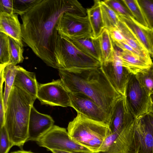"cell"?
I'll list each match as a JSON object with an SVG mask.
<instances>
[{
	"instance_id": "9c48e42d",
	"label": "cell",
	"mask_w": 153,
	"mask_h": 153,
	"mask_svg": "<svg viewBox=\"0 0 153 153\" xmlns=\"http://www.w3.org/2000/svg\"><path fill=\"white\" fill-rule=\"evenodd\" d=\"M70 93L59 79L39 84L37 97L42 104L71 107Z\"/></svg>"
},
{
	"instance_id": "3957f363",
	"label": "cell",
	"mask_w": 153,
	"mask_h": 153,
	"mask_svg": "<svg viewBox=\"0 0 153 153\" xmlns=\"http://www.w3.org/2000/svg\"><path fill=\"white\" fill-rule=\"evenodd\" d=\"M36 99L13 85L5 112L4 124L13 146L22 149L27 141L30 111Z\"/></svg>"
},
{
	"instance_id": "5b68a950",
	"label": "cell",
	"mask_w": 153,
	"mask_h": 153,
	"mask_svg": "<svg viewBox=\"0 0 153 153\" xmlns=\"http://www.w3.org/2000/svg\"><path fill=\"white\" fill-rule=\"evenodd\" d=\"M58 69L99 68L101 62L77 49L66 38L58 34L54 52Z\"/></svg>"
},
{
	"instance_id": "8992f818",
	"label": "cell",
	"mask_w": 153,
	"mask_h": 153,
	"mask_svg": "<svg viewBox=\"0 0 153 153\" xmlns=\"http://www.w3.org/2000/svg\"><path fill=\"white\" fill-rule=\"evenodd\" d=\"M150 96L135 75L131 74L126 85L124 96L127 108L134 119L149 112Z\"/></svg>"
},
{
	"instance_id": "e575fe53",
	"label": "cell",
	"mask_w": 153,
	"mask_h": 153,
	"mask_svg": "<svg viewBox=\"0 0 153 153\" xmlns=\"http://www.w3.org/2000/svg\"><path fill=\"white\" fill-rule=\"evenodd\" d=\"M14 13L13 0H0V13Z\"/></svg>"
},
{
	"instance_id": "7bdbcfd3",
	"label": "cell",
	"mask_w": 153,
	"mask_h": 153,
	"mask_svg": "<svg viewBox=\"0 0 153 153\" xmlns=\"http://www.w3.org/2000/svg\"><path fill=\"white\" fill-rule=\"evenodd\" d=\"M150 37L151 44L153 48V30H150Z\"/></svg>"
},
{
	"instance_id": "b9f144b4",
	"label": "cell",
	"mask_w": 153,
	"mask_h": 153,
	"mask_svg": "<svg viewBox=\"0 0 153 153\" xmlns=\"http://www.w3.org/2000/svg\"><path fill=\"white\" fill-rule=\"evenodd\" d=\"M10 153H35L33 152L30 151H26L21 150L17 151H14L10 152Z\"/></svg>"
},
{
	"instance_id": "74e56055",
	"label": "cell",
	"mask_w": 153,
	"mask_h": 153,
	"mask_svg": "<svg viewBox=\"0 0 153 153\" xmlns=\"http://www.w3.org/2000/svg\"><path fill=\"white\" fill-rule=\"evenodd\" d=\"M52 153H95L92 152H68L56 149H52L51 151Z\"/></svg>"
},
{
	"instance_id": "4fadbf2b",
	"label": "cell",
	"mask_w": 153,
	"mask_h": 153,
	"mask_svg": "<svg viewBox=\"0 0 153 153\" xmlns=\"http://www.w3.org/2000/svg\"><path fill=\"white\" fill-rule=\"evenodd\" d=\"M135 119L127 108L124 96L121 95L115 102L110 117L108 126L111 133L123 130Z\"/></svg>"
},
{
	"instance_id": "9a60e30c",
	"label": "cell",
	"mask_w": 153,
	"mask_h": 153,
	"mask_svg": "<svg viewBox=\"0 0 153 153\" xmlns=\"http://www.w3.org/2000/svg\"><path fill=\"white\" fill-rule=\"evenodd\" d=\"M135 121L119 134L107 151L98 153H137L134 139Z\"/></svg>"
},
{
	"instance_id": "ba28073f",
	"label": "cell",
	"mask_w": 153,
	"mask_h": 153,
	"mask_svg": "<svg viewBox=\"0 0 153 153\" xmlns=\"http://www.w3.org/2000/svg\"><path fill=\"white\" fill-rule=\"evenodd\" d=\"M36 142L39 146L45 148L48 151L56 149L68 152L91 151L73 140L65 128L56 125H54Z\"/></svg>"
},
{
	"instance_id": "ab89813d",
	"label": "cell",
	"mask_w": 153,
	"mask_h": 153,
	"mask_svg": "<svg viewBox=\"0 0 153 153\" xmlns=\"http://www.w3.org/2000/svg\"><path fill=\"white\" fill-rule=\"evenodd\" d=\"M150 104L149 112L153 114V94L150 95Z\"/></svg>"
},
{
	"instance_id": "d6986e66",
	"label": "cell",
	"mask_w": 153,
	"mask_h": 153,
	"mask_svg": "<svg viewBox=\"0 0 153 153\" xmlns=\"http://www.w3.org/2000/svg\"><path fill=\"white\" fill-rule=\"evenodd\" d=\"M118 53L123 65L135 75L149 68L152 63L127 51L118 50Z\"/></svg>"
},
{
	"instance_id": "d6a6232c",
	"label": "cell",
	"mask_w": 153,
	"mask_h": 153,
	"mask_svg": "<svg viewBox=\"0 0 153 153\" xmlns=\"http://www.w3.org/2000/svg\"><path fill=\"white\" fill-rule=\"evenodd\" d=\"M0 153H8L13 145L10 142L4 126L0 129Z\"/></svg>"
},
{
	"instance_id": "2e32d148",
	"label": "cell",
	"mask_w": 153,
	"mask_h": 153,
	"mask_svg": "<svg viewBox=\"0 0 153 153\" xmlns=\"http://www.w3.org/2000/svg\"><path fill=\"white\" fill-rule=\"evenodd\" d=\"M118 16L120 19L126 25L153 59V48L150 37V29L141 25L133 18Z\"/></svg>"
},
{
	"instance_id": "f1b7e54d",
	"label": "cell",
	"mask_w": 153,
	"mask_h": 153,
	"mask_svg": "<svg viewBox=\"0 0 153 153\" xmlns=\"http://www.w3.org/2000/svg\"><path fill=\"white\" fill-rule=\"evenodd\" d=\"M103 1L118 16L134 19L133 16L123 0H105Z\"/></svg>"
},
{
	"instance_id": "30bf717a",
	"label": "cell",
	"mask_w": 153,
	"mask_h": 153,
	"mask_svg": "<svg viewBox=\"0 0 153 153\" xmlns=\"http://www.w3.org/2000/svg\"><path fill=\"white\" fill-rule=\"evenodd\" d=\"M71 107L86 117L108 125L107 113L91 98L79 92L70 93Z\"/></svg>"
},
{
	"instance_id": "e0dca14e",
	"label": "cell",
	"mask_w": 153,
	"mask_h": 153,
	"mask_svg": "<svg viewBox=\"0 0 153 153\" xmlns=\"http://www.w3.org/2000/svg\"><path fill=\"white\" fill-rule=\"evenodd\" d=\"M0 32L22 44L21 25L17 14L0 13Z\"/></svg>"
},
{
	"instance_id": "44dd1931",
	"label": "cell",
	"mask_w": 153,
	"mask_h": 153,
	"mask_svg": "<svg viewBox=\"0 0 153 153\" xmlns=\"http://www.w3.org/2000/svg\"><path fill=\"white\" fill-rule=\"evenodd\" d=\"M100 0L94 1L93 5L86 10L87 16L91 26L93 37L97 38L105 28L103 20Z\"/></svg>"
},
{
	"instance_id": "ac0fdd59",
	"label": "cell",
	"mask_w": 153,
	"mask_h": 153,
	"mask_svg": "<svg viewBox=\"0 0 153 153\" xmlns=\"http://www.w3.org/2000/svg\"><path fill=\"white\" fill-rule=\"evenodd\" d=\"M14 85L22 89L33 98H37L39 83L34 73L18 65Z\"/></svg>"
},
{
	"instance_id": "484cf974",
	"label": "cell",
	"mask_w": 153,
	"mask_h": 153,
	"mask_svg": "<svg viewBox=\"0 0 153 153\" xmlns=\"http://www.w3.org/2000/svg\"><path fill=\"white\" fill-rule=\"evenodd\" d=\"M10 61L9 64L16 65L22 62L24 58L23 56V44L8 36Z\"/></svg>"
},
{
	"instance_id": "ffe728a7",
	"label": "cell",
	"mask_w": 153,
	"mask_h": 153,
	"mask_svg": "<svg viewBox=\"0 0 153 153\" xmlns=\"http://www.w3.org/2000/svg\"><path fill=\"white\" fill-rule=\"evenodd\" d=\"M66 39L79 50L101 63L102 57L98 38L92 37L78 39Z\"/></svg>"
},
{
	"instance_id": "60d3db41",
	"label": "cell",
	"mask_w": 153,
	"mask_h": 153,
	"mask_svg": "<svg viewBox=\"0 0 153 153\" xmlns=\"http://www.w3.org/2000/svg\"><path fill=\"white\" fill-rule=\"evenodd\" d=\"M149 121L153 128V114L150 112L147 113Z\"/></svg>"
},
{
	"instance_id": "cb8c5ba5",
	"label": "cell",
	"mask_w": 153,
	"mask_h": 153,
	"mask_svg": "<svg viewBox=\"0 0 153 153\" xmlns=\"http://www.w3.org/2000/svg\"><path fill=\"white\" fill-rule=\"evenodd\" d=\"M100 4L105 28L109 30L117 28L120 21L118 16L103 1H100Z\"/></svg>"
},
{
	"instance_id": "83f0119b",
	"label": "cell",
	"mask_w": 153,
	"mask_h": 153,
	"mask_svg": "<svg viewBox=\"0 0 153 153\" xmlns=\"http://www.w3.org/2000/svg\"><path fill=\"white\" fill-rule=\"evenodd\" d=\"M0 70L9 65L10 61L8 36L0 32Z\"/></svg>"
},
{
	"instance_id": "d590c367",
	"label": "cell",
	"mask_w": 153,
	"mask_h": 153,
	"mask_svg": "<svg viewBox=\"0 0 153 153\" xmlns=\"http://www.w3.org/2000/svg\"><path fill=\"white\" fill-rule=\"evenodd\" d=\"M108 31L113 42H125V39L118 27L112 29Z\"/></svg>"
},
{
	"instance_id": "d4e9b609",
	"label": "cell",
	"mask_w": 153,
	"mask_h": 153,
	"mask_svg": "<svg viewBox=\"0 0 153 153\" xmlns=\"http://www.w3.org/2000/svg\"><path fill=\"white\" fill-rule=\"evenodd\" d=\"M118 28L124 37L125 42L134 49L143 53H148L126 25L120 20Z\"/></svg>"
},
{
	"instance_id": "4dcf8cb0",
	"label": "cell",
	"mask_w": 153,
	"mask_h": 153,
	"mask_svg": "<svg viewBox=\"0 0 153 153\" xmlns=\"http://www.w3.org/2000/svg\"><path fill=\"white\" fill-rule=\"evenodd\" d=\"M134 17L139 24L149 28L137 0H123Z\"/></svg>"
},
{
	"instance_id": "836d02e7",
	"label": "cell",
	"mask_w": 153,
	"mask_h": 153,
	"mask_svg": "<svg viewBox=\"0 0 153 153\" xmlns=\"http://www.w3.org/2000/svg\"><path fill=\"white\" fill-rule=\"evenodd\" d=\"M123 131H118L114 133H111L108 136L99 149L98 152L107 151L114 141Z\"/></svg>"
},
{
	"instance_id": "6da1fadb",
	"label": "cell",
	"mask_w": 153,
	"mask_h": 153,
	"mask_svg": "<svg viewBox=\"0 0 153 153\" xmlns=\"http://www.w3.org/2000/svg\"><path fill=\"white\" fill-rule=\"evenodd\" d=\"M68 12L85 16L86 10L76 0H42L21 16L23 41L48 66L57 69L54 52L58 33L57 21Z\"/></svg>"
},
{
	"instance_id": "7402d4cb",
	"label": "cell",
	"mask_w": 153,
	"mask_h": 153,
	"mask_svg": "<svg viewBox=\"0 0 153 153\" xmlns=\"http://www.w3.org/2000/svg\"><path fill=\"white\" fill-rule=\"evenodd\" d=\"M98 38L102 57L101 63L111 61L114 55L115 48L108 30L105 28Z\"/></svg>"
},
{
	"instance_id": "8d00e7d4",
	"label": "cell",
	"mask_w": 153,
	"mask_h": 153,
	"mask_svg": "<svg viewBox=\"0 0 153 153\" xmlns=\"http://www.w3.org/2000/svg\"><path fill=\"white\" fill-rule=\"evenodd\" d=\"M2 90H0V128L4 126L5 111L4 105Z\"/></svg>"
},
{
	"instance_id": "603a6c76",
	"label": "cell",
	"mask_w": 153,
	"mask_h": 153,
	"mask_svg": "<svg viewBox=\"0 0 153 153\" xmlns=\"http://www.w3.org/2000/svg\"><path fill=\"white\" fill-rule=\"evenodd\" d=\"M18 67V65L10 64L7 65L4 68L5 88L3 95V102L5 112L9 96L14 85Z\"/></svg>"
},
{
	"instance_id": "7c38bea8",
	"label": "cell",
	"mask_w": 153,
	"mask_h": 153,
	"mask_svg": "<svg viewBox=\"0 0 153 153\" xmlns=\"http://www.w3.org/2000/svg\"><path fill=\"white\" fill-rule=\"evenodd\" d=\"M134 139L137 153H153V128L147 113L135 119Z\"/></svg>"
},
{
	"instance_id": "5bb4252c",
	"label": "cell",
	"mask_w": 153,
	"mask_h": 153,
	"mask_svg": "<svg viewBox=\"0 0 153 153\" xmlns=\"http://www.w3.org/2000/svg\"><path fill=\"white\" fill-rule=\"evenodd\" d=\"M54 123L50 116L39 113L33 105L30 111L27 141L36 142L54 125Z\"/></svg>"
},
{
	"instance_id": "f546056e",
	"label": "cell",
	"mask_w": 153,
	"mask_h": 153,
	"mask_svg": "<svg viewBox=\"0 0 153 153\" xmlns=\"http://www.w3.org/2000/svg\"><path fill=\"white\" fill-rule=\"evenodd\" d=\"M42 0H13L14 13L21 16L24 15L38 3Z\"/></svg>"
},
{
	"instance_id": "277c9868",
	"label": "cell",
	"mask_w": 153,
	"mask_h": 153,
	"mask_svg": "<svg viewBox=\"0 0 153 153\" xmlns=\"http://www.w3.org/2000/svg\"><path fill=\"white\" fill-rule=\"evenodd\" d=\"M67 129L73 140L95 153L99 152L105 139L111 133L108 125L79 113L69 122Z\"/></svg>"
},
{
	"instance_id": "f35d334b",
	"label": "cell",
	"mask_w": 153,
	"mask_h": 153,
	"mask_svg": "<svg viewBox=\"0 0 153 153\" xmlns=\"http://www.w3.org/2000/svg\"><path fill=\"white\" fill-rule=\"evenodd\" d=\"M0 90L3 89V85L4 82V69L0 70Z\"/></svg>"
},
{
	"instance_id": "1f68e13d",
	"label": "cell",
	"mask_w": 153,
	"mask_h": 153,
	"mask_svg": "<svg viewBox=\"0 0 153 153\" xmlns=\"http://www.w3.org/2000/svg\"><path fill=\"white\" fill-rule=\"evenodd\" d=\"M149 28L153 30V0H137Z\"/></svg>"
},
{
	"instance_id": "7a4b0ae2",
	"label": "cell",
	"mask_w": 153,
	"mask_h": 153,
	"mask_svg": "<svg viewBox=\"0 0 153 153\" xmlns=\"http://www.w3.org/2000/svg\"><path fill=\"white\" fill-rule=\"evenodd\" d=\"M58 70L61 79L70 93H80L91 98L110 120L114 103L121 95L114 88L100 67Z\"/></svg>"
},
{
	"instance_id": "4316f807",
	"label": "cell",
	"mask_w": 153,
	"mask_h": 153,
	"mask_svg": "<svg viewBox=\"0 0 153 153\" xmlns=\"http://www.w3.org/2000/svg\"><path fill=\"white\" fill-rule=\"evenodd\" d=\"M135 75L149 95L153 94V62L149 68Z\"/></svg>"
},
{
	"instance_id": "8fae6325",
	"label": "cell",
	"mask_w": 153,
	"mask_h": 153,
	"mask_svg": "<svg viewBox=\"0 0 153 153\" xmlns=\"http://www.w3.org/2000/svg\"><path fill=\"white\" fill-rule=\"evenodd\" d=\"M100 68L115 90L120 94L124 96L126 85L131 73L123 65L117 49L115 48L113 59L101 63Z\"/></svg>"
},
{
	"instance_id": "52a82bcc",
	"label": "cell",
	"mask_w": 153,
	"mask_h": 153,
	"mask_svg": "<svg viewBox=\"0 0 153 153\" xmlns=\"http://www.w3.org/2000/svg\"><path fill=\"white\" fill-rule=\"evenodd\" d=\"M56 28L61 36L70 39L93 37L87 15L83 16L68 12L64 13L59 18Z\"/></svg>"
}]
</instances>
